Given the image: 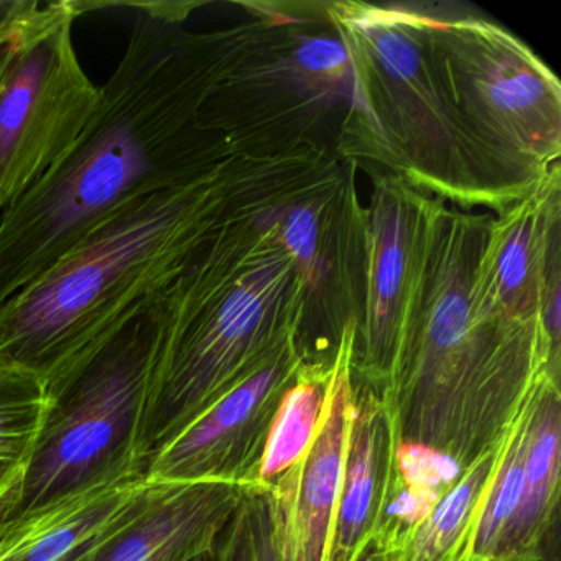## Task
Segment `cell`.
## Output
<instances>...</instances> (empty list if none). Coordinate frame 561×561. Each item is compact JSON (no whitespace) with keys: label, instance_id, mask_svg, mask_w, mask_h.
<instances>
[{"label":"cell","instance_id":"obj_1","mask_svg":"<svg viewBox=\"0 0 561 561\" xmlns=\"http://www.w3.org/2000/svg\"><path fill=\"white\" fill-rule=\"evenodd\" d=\"M134 11L126 51L73 149L0 216V304L137 196L218 169L225 139L199 111L225 77L221 35L190 34L198 4L111 2Z\"/></svg>","mask_w":561,"mask_h":561},{"label":"cell","instance_id":"obj_2","mask_svg":"<svg viewBox=\"0 0 561 561\" xmlns=\"http://www.w3.org/2000/svg\"><path fill=\"white\" fill-rule=\"evenodd\" d=\"M231 185L221 163L121 206L0 304V366L38 377L51 396L130 308L182 274L228 219Z\"/></svg>","mask_w":561,"mask_h":561},{"label":"cell","instance_id":"obj_3","mask_svg":"<svg viewBox=\"0 0 561 561\" xmlns=\"http://www.w3.org/2000/svg\"><path fill=\"white\" fill-rule=\"evenodd\" d=\"M179 305L176 277L130 308L51 393L14 517L146 478L144 416Z\"/></svg>","mask_w":561,"mask_h":561},{"label":"cell","instance_id":"obj_4","mask_svg":"<svg viewBox=\"0 0 561 561\" xmlns=\"http://www.w3.org/2000/svg\"><path fill=\"white\" fill-rule=\"evenodd\" d=\"M78 0L42 4L0 45V209L31 192L80 139L100 103L73 44Z\"/></svg>","mask_w":561,"mask_h":561},{"label":"cell","instance_id":"obj_5","mask_svg":"<svg viewBox=\"0 0 561 561\" xmlns=\"http://www.w3.org/2000/svg\"><path fill=\"white\" fill-rule=\"evenodd\" d=\"M455 50L448 80L499 146L527 159L558 156L560 96L550 71L514 38L481 24L439 25Z\"/></svg>","mask_w":561,"mask_h":561},{"label":"cell","instance_id":"obj_6","mask_svg":"<svg viewBox=\"0 0 561 561\" xmlns=\"http://www.w3.org/2000/svg\"><path fill=\"white\" fill-rule=\"evenodd\" d=\"M304 364L294 341L232 387L153 455L146 478L156 482L255 484L272 420Z\"/></svg>","mask_w":561,"mask_h":561},{"label":"cell","instance_id":"obj_7","mask_svg":"<svg viewBox=\"0 0 561 561\" xmlns=\"http://www.w3.org/2000/svg\"><path fill=\"white\" fill-rule=\"evenodd\" d=\"M354 340L356 328L351 324L341 337L327 412L307 455L268 488L277 518L278 561H327L353 409Z\"/></svg>","mask_w":561,"mask_h":561},{"label":"cell","instance_id":"obj_8","mask_svg":"<svg viewBox=\"0 0 561 561\" xmlns=\"http://www.w3.org/2000/svg\"><path fill=\"white\" fill-rule=\"evenodd\" d=\"M251 485L149 481L90 561H192L213 553Z\"/></svg>","mask_w":561,"mask_h":561},{"label":"cell","instance_id":"obj_9","mask_svg":"<svg viewBox=\"0 0 561 561\" xmlns=\"http://www.w3.org/2000/svg\"><path fill=\"white\" fill-rule=\"evenodd\" d=\"M367 308L360 340L354 341L353 380L383 396L403 340L409 317L403 310L416 268V229L402 199L382 193L370 225Z\"/></svg>","mask_w":561,"mask_h":561},{"label":"cell","instance_id":"obj_10","mask_svg":"<svg viewBox=\"0 0 561 561\" xmlns=\"http://www.w3.org/2000/svg\"><path fill=\"white\" fill-rule=\"evenodd\" d=\"M396 423L379 392L354 382L340 497L327 561H359L373 545L392 481Z\"/></svg>","mask_w":561,"mask_h":561},{"label":"cell","instance_id":"obj_11","mask_svg":"<svg viewBox=\"0 0 561 561\" xmlns=\"http://www.w3.org/2000/svg\"><path fill=\"white\" fill-rule=\"evenodd\" d=\"M149 485L136 478L0 524V561H90Z\"/></svg>","mask_w":561,"mask_h":561},{"label":"cell","instance_id":"obj_12","mask_svg":"<svg viewBox=\"0 0 561 561\" xmlns=\"http://www.w3.org/2000/svg\"><path fill=\"white\" fill-rule=\"evenodd\" d=\"M543 238L541 218L530 206L497 226L482 255V288L472 290V310L482 321L512 330L541 331V305L560 282L557 278L543 288Z\"/></svg>","mask_w":561,"mask_h":561},{"label":"cell","instance_id":"obj_13","mask_svg":"<svg viewBox=\"0 0 561 561\" xmlns=\"http://www.w3.org/2000/svg\"><path fill=\"white\" fill-rule=\"evenodd\" d=\"M560 377L547 374L528 403L524 448V489L505 547V561L540 560L560 494Z\"/></svg>","mask_w":561,"mask_h":561},{"label":"cell","instance_id":"obj_14","mask_svg":"<svg viewBox=\"0 0 561 561\" xmlns=\"http://www.w3.org/2000/svg\"><path fill=\"white\" fill-rule=\"evenodd\" d=\"M465 471L458 459L438 449L416 443H397L392 481L369 547L379 554L380 561L392 560L403 550L416 528Z\"/></svg>","mask_w":561,"mask_h":561},{"label":"cell","instance_id":"obj_15","mask_svg":"<svg viewBox=\"0 0 561 561\" xmlns=\"http://www.w3.org/2000/svg\"><path fill=\"white\" fill-rule=\"evenodd\" d=\"M50 407L38 377L0 366V522L14 517Z\"/></svg>","mask_w":561,"mask_h":561},{"label":"cell","instance_id":"obj_16","mask_svg":"<svg viewBox=\"0 0 561 561\" xmlns=\"http://www.w3.org/2000/svg\"><path fill=\"white\" fill-rule=\"evenodd\" d=\"M333 363H304L285 390L268 430L255 484L271 488L304 459L330 399Z\"/></svg>","mask_w":561,"mask_h":561},{"label":"cell","instance_id":"obj_17","mask_svg":"<svg viewBox=\"0 0 561 561\" xmlns=\"http://www.w3.org/2000/svg\"><path fill=\"white\" fill-rule=\"evenodd\" d=\"M505 435L497 445L482 453L466 468L459 481L443 495L428 518L416 528L409 543L389 561L459 560L469 525L504 453Z\"/></svg>","mask_w":561,"mask_h":561},{"label":"cell","instance_id":"obj_18","mask_svg":"<svg viewBox=\"0 0 561 561\" xmlns=\"http://www.w3.org/2000/svg\"><path fill=\"white\" fill-rule=\"evenodd\" d=\"M211 561H278L271 489L251 485L216 541Z\"/></svg>","mask_w":561,"mask_h":561},{"label":"cell","instance_id":"obj_19","mask_svg":"<svg viewBox=\"0 0 561 561\" xmlns=\"http://www.w3.org/2000/svg\"><path fill=\"white\" fill-rule=\"evenodd\" d=\"M298 70L320 83L334 84L351 73L347 45L330 37H314L304 42L295 51Z\"/></svg>","mask_w":561,"mask_h":561},{"label":"cell","instance_id":"obj_20","mask_svg":"<svg viewBox=\"0 0 561 561\" xmlns=\"http://www.w3.org/2000/svg\"><path fill=\"white\" fill-rule=\"evenodd\" d=\"M284 239L291 257L313 278L318 271L320 221L311 206H298L285 219Z\"/></svg>","mask_w":561,"mask_h":561},{"label":"cell","instance_id":"obj_21","mask_svg":"<svg viewBox=\"0 0 561 561\" xmlns=\"http://www.w3.org/2000/svg\"><path fill=\"white\" fill-rule=\"evenodd\" d=\"M41 8L38 0H0V45H4Z\"/></svg>","mask_w":561,"mask_h":561},{"label":"cell","instance_id":"obj_22","mask_svg":"<svg viewBox=\"0 0 561 561\" xmlns=\"http://www.w3.org/2000/svg\"><path fill=\"white\" fill-rule=\"evenodd\" d=\"M359 561H380V558L379 554L373 550V548H369V550L366 551V554H364Z\"/></svg>","mask_w":561,"mask_h":561},{"label":"cell","instance_id":"obj_23","mask_svg":"<svg viewBox=\"0 0 561 561\" xmlns=\"http://www.w3.org/2000/svg\"><path fill=\"white\" fill-rule=\"evenodd\" d=\"M192 561H211V553L203 554V557L195 558V560Z\"/></svg>","mask_w":561,"mask_h":561},{"label":"cell","instance_id":"obj_24","mask_svg":"<svg viewBox=\"0 0 561 561\" xmlns=\"http://www.w3.org/2000/svg\"><path fill=\"white\" fill-rule=\"evenodd\" d=\"M517 561H537V560H528V558H525V560H517Z\"/></svg>","mask_w":561,"mask_h":561}]
</instances>
